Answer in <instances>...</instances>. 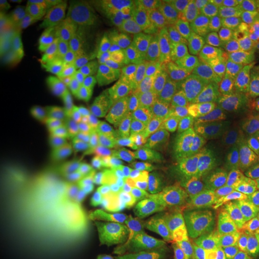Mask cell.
Returning a JSON list of instances; mask_svg holds the SVG:
<instances>
[{"label": "cell", "instance_id": "obj_21", "mask_svg": "<svg viewBox=\"0 0 259 259\" xmlns=\"http://www.w3.org/2000/svg\"><path fill=\"white\" fill-rule=\"evenodd\" d=\"M191 144L189 135L174 122L167 135L161 139L156 147V151L160 160V167L166 164L183 162L186 156L187 150Z\"/></svg>", "mask_w": 259, "mask_h": 259}, {"label": "cell", "instance_id": "obj_29", "mask_svg": "<svg viewBox=\"0 0 259 259\" xmlns=\"http://www.w3.org/2000/svg\"><path fill=\"white\" fill-rule=\"evenodd\" d=\"M115 4L118 6L122 23H124L128 18L139 14H143V12L148 11L149 9L157 5L158 3L153 2V0H115Z\"/></svg>", "mask_w": 259, "mask_h": 259}, {"label": "cell", "instance_id": "obj_13", "mask_svg": "<svg viewBox=\"0 0 259 259\" xmlns=\"http://www.w3.org/2000/svg\"><path fill=\"white\" fill-rule=\"evenodd\" d=\"M0 71L2 87L38 72L28 58L21 38L4 29L0 36Z\"/></svg>", "mask_w": 259, "mask_h": 259}, {"label": "cell", "instance_id": "obj_12", "mask_svg": "<svg viewBox=\"0 0 259 259\" xmlns=\"http://www.w3.org/2000/svg\"><path fill=\"white\" fill-rule=\"evenodd\" d=\"M248 160L240 151L226 153L213 163L196 176L211 189L218 192L222 190H232L244 180Z\"/></svg>", "mask_w": 259, "mask_h": 259}, {"label": "cell", "instance_id": "obj_23", "mask_svg": "<svg viewBox=\"0 0 259 259\" xmlns=\"http://www.w3.org/2000/svg\"><path fill=\"white\" fill-rule=\"evenodd\" d=\"M204 213L205 212L202 211L192 199L184 194L176 210L171 212L170 219L176 223L180 234L189 239Z\"/></svg>", "mask_w": 259, "mask_h": 259}, {"label": "cell", "instance_id": "obj_11", "mask_svg": "<svg viewBox=\"0 0 259 259\" xmlns=\"http://www.w3.org/2000/svg\"><path fill=\"white\" fill-rule=\"evenodd\" d=\"M65 37L66 30L64 27V19L57 16L46 15L30 28L21 40L28 58L35 69H37Z\"/></svg>", "mask_w": 259, "mask_h": 259}, {"label": "cell", "instance_id": "obj_8", "mask_svg": "<svg viewBox=\"0 0 259 259\" xmlns=\"http://www.w3.org/2000/svg\"><path fill=\"white\" fill-rule=\"evenodd\" d=\"M64 27L67 35L93 51L100 50L109 40H113L118 30V25L113 24L102 15L72 6L67 9Z\"/></svg>", "mask_w": 259, "mask_h": 259}, {"label": "cell", "instance_id": "obj_26", "mask_svg": "<svg viewBox=\"0 0 259 259\" xmlns=\"http://www.w3.org/2000/svg\"><path fill=\"white\" fill-rule=\"evenodd\" d=\"M183 191L184 194H186L189 198L192 199L198 205V208L204 212H206V209H208L211 198L213 194H215V191L208 184L204 183L199 177H197L196 174L190 178L186 185L184 186Z\"/></svg>", "mask_w": 259, "mask_h": 259}, {"label": "cell", "instance_id": "obj_24", "mask_svg": "<svg viewBox=\"0 0 259 259\" xmlns=\"http://www.w3.org/2000/svg\"><path fill=\"white\" fill-rule=\"evenodd\" d=\"M240 196L242 206L248 215H259V161L248 162Z\"/></svg>", "mask_w": 259, "mask_h": 259}, {"label": "cell", "instance_id": "obj_28", "mask_svg": "<svg viewBox=\"0 0 259 259\" xmlns=\"http://www.w3.org/2000/svg\"><path fill=\"white\" fill-rule=\"evenodd\" d=\"M147 196L151 199V202L164 213V215L170 218L171 212L176 210L177 205L180 202L181 197L184 196V191H169V192L151 193L147 194Z\"/></svg>", "mask_w": 259, "mask_h": 259}, {"label": "cell", "instance_id": "obj_31", "mask_svg": "<svg viewBox=\"0 0 259 259\" xmlns=\"http://www.w3.org/2000/svg\"><path fill=\"white\" fill-rule=\"evenodd\" d=\"M241 132V144H244L252 136L259 132V89L253 96V100H252L250 109H248L247 119H246L245 127L242 128Z\"/></svg>", "mask_w": 259, "mask_h": 259}, {"label": "cell", "instance_id": "obj_18", "mask_svg": "<svg viewBox=\"0 0 259 259\" xmlns=\"http://www.w3.org/2000/svg\"><path fill=\"white\" fill-rule=\"evenodd\" d=\"M32 93H15L2 96V139H6L24 127L30 120Z\"/></svg>", "mask_w": 259, "mask_h": 259}, {"label": "cell", "instance_id": "obj_30", "mask_svg": "<svg viewBox=\"0 0 259 259\" xmlns=\"http://www.w3.org/2000/svg\"><path fill=\"white\" fill-rule=\"evenodd\" d=\"M0 18L2 24L18 25L27 19L24 10L14 0H2L0 2Z\"/></svg>", "mask_w": 259, "mask_h": 259}, {"label": "cell", "instance_id": "obj_22", "mask_svg": "<svg viewBox=\"0 0 259 259\" xmlns=\"http://www.w3.org/2000/svg\"><path fill=\"white\" fill-rule=\"evenodd\" d=\"M242 206V199L240 191L222 190L213 194L210 202L206 213L212 218L221 220V221L233 225L236 213Z\"/></svg>", "mask_w": 259, "mask_h": 259}, {"label": "cell", "instance_id": "obj_1", "mask_svg": "<svg viewBox=\"0 0 259 259\" xmlns=\"http://www.w3.org/2000/svg\"><path fill=\"white\" fill-rule=\"evenodd\" d=\"M167 44L203 66L232 64L242 51L233 22L219 6L206 3L176 4Z\"/></svg>", "mask_w": 259, "mask_h": 259}, {"label": "cell", "instance_id": "obj_7", "mask_svg": "<svg viewBox=\"0 0 259 259\" xmlns=\"http://www.w3.org/2000/svg\"><path fill=\"white\" fill-rule=\"evenodd\" d=\"M103 166L116 179L135 186L143 187L153 180L160 169V160L156 148L139 143L111 160H102Z\"/></svg>", "mask_w": 259, "mask_h": 259}, {"label": "cell", "instance_id": "obj_19", "mask_svg": "<svg viewBox=\"0 0 259 259\" xmlns=\"http://www.w3.org/2000/svg\"><path fill=\"white\" fill-rule=\"evenodd\" d=\"M95 51L83 46L76 38L66 34L64 41L52 52L46 58V60H44V63L38 66L37 71L41 74L52 77V73L63 72L72 65L78 63L79 60L90 56Z\"/></svg>", "mask_w": 259, "mask_h": 259}, {"label": "cell", "instance_id": "obj_2", "mask_svg": "<svg viewBox=\"0 0 259 259\" xmlns=\"http://www.w3.org/2000/svg\"><path fill=\"white\" fill-rule=\"evenodd\" d=\"M167 16V5L158 3L148 11L121 23L113 37L108 52L100 60V69L114 72L141 66L162 47Z\"/></svg>", "mask_w": 259, "mask_h": 259}, {"label": "cell", "instance_id": "obj_20", "mask_svg": "<svg viewBox=\"0 0 259 259\" xmlns=\"http://www.w3.org/2000/svg\"><path fill=\"white\" fill-rule=\"evenodd\" d=\"M191 177L192 174L190 173L184 161L166 164V166L160 167L153 180L148 183L142 190L145 194L179 191L184 189Z\"/></svg>", "mask_w": 259, "mask_h": 259}, {"label": "cell", "instance_id": "obj_16", "mask_svg": "<svg viewBox=\"0 0 259 259\" xmlns=\"http://www.w3.org/2000/svg\"><path fill=\"white\" fill-rule=\"evenodd\" d=\"M232 234V225L204 213L189 240L202 250L220 254L225 250Z\"/></svg>", "mask_w": 259, "mask_h": 259}, {"label": "cell", "instance_id": "obj_10", "mask_svg": "<svg viewBox=\"0 0 259 259\" xmlns=\"http://www.w3.org/2000/svg\"><path fill=\"white\" fill-rule=\"evenodd\" d=\"M37 134L53 150L61 137L59 118L52 92V77L42 74L30 105V120Z\"/></svg>", "mask_w": 259, "mask_h": 259}, {"label": "cell", "instance_id": "obj_3", "mask_svg": "<svg viewBox=\"0 0 259 259\" xmlns=\"http://www.w3.org/2000/svg\"><path fill=\"white\" fill-rule=\"evenodd\" d=\"M194 64L171 44H164L141 66L137 78L142 95L173 105L194 76Z\"/></svg>", "mask_w": 259, "mask_h": 259}, {"label": "cell", "instance_id": "obj_14", "mask_svg": "<svg viewBox=\"0 0 259 259\" xmlns=\"http://www.w3.org/2000/svg\"><path fill=\"white\" fill-rule=\"evenodd\" d=\"M242 135H227L225 137H218L212 135L210 137L191 142L184 163L189 168L190 173H199L218 158L226 154V151L235 148L241 142Z\"/></svg>", "mask_w": 259, "mask_h": 259}, {"label": "cell", "instance_id": "obj_27", "mask_svg": "<svg viewBox=\"0 0 259 259\" xmlns=\"http://www.w3.org/2000/svg\"><path fill=\"white\" fill-rule=\"evenodd\" d=\"M160 259H183L181 246L174 228L170 225L166 227L154 244Z\"/></svg>", "mask_w": 259, "mask_h": 259}, {"label": "cell", "instance_id": "obj_4", "mask_svg": "<svg viewBox=\"0 0 259 259\" xmlns=\"http://www.w3.org/2000/svg\"><path fill=\"white\" fill-rule=\"evenodd\" d=\"M141 96L137 69L114 71L97 97V125L111 131Z\"/></svg>", "mask_w": 259, "mask_h": 259}, {"label": "cell", "instance_id": "obj_6", "mask_svg": "<svg viewBox=\"0 0 259 259\" xmlns=\"http://www.w3.org/2000/svg\"><path fill=\"white\" fill-rule=\"evenodd\" d=\"M174 122L189 135L191 142L213 135L209 121V100L199 80L193 78L174 100Z\"/></svg>", "mask_w": 259, "mask_h": 259}, {"label": "cell", "instance_id": "obj_34", "mask_svg": "<svg viewBox=\"0 0 259 259\" xmlns=\"http://www.w3.org/2000/svg\"><path fill=\"white\" fill-rule=\"evenodd\" d=\"M246 5H247L248 14H250L252 21H253V24L259 31V0H257V2L247 3Z\"/></svg>", "mask_w": 259, "mask_h": 259}, {"label": "cell", "instance_id": "obj_17", "mask_svg": "<svg viewBox=\"0 0 259 259\" xmlns=\"http://www.w3.org/2000/svg\"><path fill=\"white\" fill-rule=\"evenodd\" d=\"M173 125L174 115L171 105L156 101L147 96L142 143L156 148Z\"/></svg>", "mask_w": 259, "mask_h": 259}, {"label": "cell", "instance_id": "obj_9", "mask_svg": "<svg viewBox=\"0 0 259 259\" xmlns=\"http://www.w3.org/2000/svg\"><path fill=\"white\" fill-rule=\"evenodd\" d=\"M147 96L142 95L126 114L113 126L100 149L102 160H111L141 143Z\"/></svg>", "mask_w": 259, "mask_h": 259}, {"label": "cell", "instance_id": "obj_35", "mask_svg": "<svg viewBox=\"0 0 259 259\" xmlns=\"http://www.w3.org/2000/svg\"><path fill=\"white\" fill-rule=\"evenodd\" d=\"M25 4L31 6H40V8H51L54 5V2L52 0H27Z\"/></svg>", "mask_w": 259, "mask_h": 259}, {"label": "cell", "instance_id": "obj_5", "mask_svg": "<svg viewBox=\"0 0 259 259\" xmlns=\"http://www.w3.org/2000/svg\"><path fill=\"white\" fill-rule=\"evenodd\" d=\"M115 203L122 221L132 234L153 245L169 225L167 216L145 193L124 190L118 194Z\"/></svg>", "mask_w": 259, "mask_h": 259}, {"label": "cell", "instance_id": "obj_33", "mask_svg": "<svg viewBox=\"0 0 259 259\" xmlns=\"http://www.w3.org/2000/svg\"><path fill=\"white\" fill-rule=\"evenodd\" d=\"M245 156L247 158L248 162L252 161H259V132L245 142Z\"/></svg>", "mask_w": 259, "mask_h": 259}, {"label": "cell", "instance_id": "obj_25", "mask_svg": "<svg viewBox=\"0 0 259 259\" xmlns=\"http://www.w3.org/2000/svg\"><path fill=\"white\" fill-rule=\"evenodd\" d=\"M69 6L95 11L118 27L122 23L120 12H119L118 6L115 4V0H72L69 3Z\"/></svg>", "mask_w": 259, "mask_h": 259}, {"label": "cell", "instance_id": "obj_15", "mask_svg": "<svg viewBox=\"0 0 259 259\" xmlns=\"http://www.w3.org/2000/svg\"><path fill=\"white\" fill-rule=\"evenodd\" d=\"M4 142L6 156L15 161L34 163L46 157L52 151L30 122Z\"/></svg>", "mask_w": 259, "mask_h": 259}, {"label": "cell", "instance_id": "obj_32", "mask_svg": "<svg viewBox=\"0 0 259 259\" xmlns=\"http://www.w3.org/2000/svg\"><path fill=\"white\" fill-rule=\"evenodd\" d=\"M232 259H259V228L238 246Z\"/></svg>", "mask_w": 259, "mask_h": 259}]
</instances>
